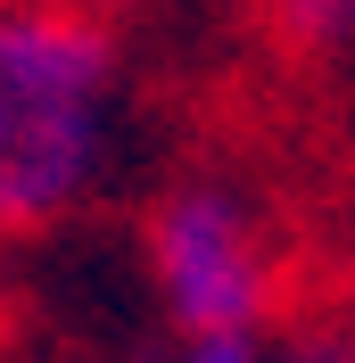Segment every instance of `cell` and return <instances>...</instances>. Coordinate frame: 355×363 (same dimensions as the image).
I'll use <instances>...</instances> for the list:
<instances>
[{
  "mask_svg": "<svg viewBox=\"0 0 355 363\" xmlns=\"http://www.w3.org/2000/svg\"><path fill=\"white\" fill-rule=\"evenodd\" d=\"M124 157V33L0 0V240L83 215Z\"/></svg>",
  "mask_w": 355,
  "mask_h": 363,
  "instance_id": "1",
  "label": "cell"
},
{
  "mask_svg": "<svg viewBox=\"0 0 355 363\" xmlns=\"http://www.w3.org/2000/svg\"><path fill=\"white\" fill-rule=\"evenodd\" d=\"M149 256L157 330L182 339H273L281 330V240H273L256 190L231 174H182L149 206L141 231Z\"/></svg>",
  "mask_w": 355,
  "mask_h": 363,
  "instance_id": "2",
  "label": "cell"
},
{
  "mask_svg": "<svg viewBox=\"0 0 355 363\" xmlns=\"http://www.w3.org/2000/svg\"><path fill=\"white\" fill-rule=\"evenodd\" d=\"M265 363H355V314H306L281 322L265 347Z\"/></svg>",
  "mask_w": 355,
  "mask_h": 363,
  "instance_id": "3",
  "label": "cell"
},
{
  "mask_svg": "<svg viewBox=\"0 0 355 363\" xmlns=\"http://www.w3.org/2000/svg\"><path fill=\"white\" fill-rule=\"evenodd\" d=\"M273 339H182V330H141L116 363H265Z\"/></svg>",
  "mask_w": 355,
  "mask_h": 363,
  "instance_id": "4",
  "label": "cell"
},
{
  "mask_svg": "<svg viewBox=\"0 0 355 363\" xmlns=\"http://www.w3.org/2000/svg\"><path fill=\"white\" fill-rule=\"evenodd\" d=\"M347 314H355V306H347Z\"/></svg>",
  "mask_w": 355,
  "mask_h": 363,
  "instance_id": "5",
  "label": "cell"
}]
</instances>
